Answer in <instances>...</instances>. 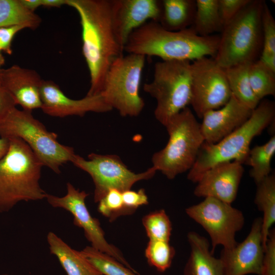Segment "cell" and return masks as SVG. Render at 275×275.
Here are the masks:
<instances>
[{
  "label": "cell",
  "mask_w": 275,
  "mask_h": 275,
  "mask_svg": "<svg viewBox=\"0 0 275 275\" xmlns=\"http://www.w3.org/2000/svg\"><path fill=\"white\" fill-rule=\"evenodd\" d=\"M78 13L82 29V51L90 75L87 95L100 93L113 61L123 55L113 28L112 0H67Z\"/></svg>",
  "instance_id": "cell-1"
},
{
  "label": "cell",
  "mask_w": 275,
  "mask_h": 275,
  "mask_svg": "<svg viewBox=\"0 0 275 275\" xmlns=\"http://www.w3.org/2000/svg\"><path fill=\"white\" fill-rule=\"evenodd\" d=\"M220 36L198 35L191 27L170 31L156 21H149L129 36L124 51L128 53L156 56L162 61H195L213 58L218 49Z\"/></svg>",
  "instance_id": "cell-2"
},
{
  "label": "cell",
  "mask_w": 275,
  "mask_h": 275,
  "mask_svg": "<svg viewBox=\"0 0 275 275\" xmlns=\"http://www.w3.org/2000/svg\"><path fill=\"white\" fill-rule=\"evenodd\" d=\"M9 140L8 151L0 160L1 213L10 211L22 201L45 199L47 194L39 183L41 162L23 140Z\"/></svg>",
  "instance_id": "cell-3"
},
{
  "label": "cell",
  "mask_w": 275,
  "mask_h": 275,
  "mask_svg": "<svg viewBox=\"0 0 275 275\" xmlns=\"http://www.w3.org/2000/svg\"><path fill=\"white\" fill-rule=\"evenodd\" d=\"M274 118V103L267 99L261 100L240 127L216 143L203 144L187 179L197 183L206 171L219 163L236 161L244 164L252 141L272 124Z\"/></svg>",
  "instance_id": "cell-4"
},
{
  "label": "cell",
  "mask_w": 275,
  "mask_h": 275,
  "mask_svg": "<svg viewBox=\"0 0 275 275\" xmlns=\"http://www.w3.org/2000/svg\"><path fill=\"white\" fill-rule=\"evenodd\" d=\"M265 1L251 0L227 24L220 35L217 52L213 58L223 69L252 63L262 49V12Z\"/></svg>",
  "instance_id": "cell-5"
},
{
  "label": "cell",
  "mask_w": 275,
  "mask_h": 275,
  "mask_svg": "<svg viewBox=\"0 0 275 275\" xmlns=\"http://www.w3.org/2000/svg\"><path fill=\"white\" fill-rule=\"evenodd\" d=\"M164 126L169 140L162 149L153 155L152 167L173 179L193 167L204 140L200 123L188 107L172 117Z\"/></svg>",
  "instance_id": "cell-6"
},
{
  "label": "cell",
  "mask_w": 275,
  "mask_h": 275,
  "mask_svg": "<svg viewBox=\"0 0 275 275\" xmlns=\"http://www.w3.org/2000/svg\"><path fill=\"white\" fill-rule=\"evenodd\" d=\"M0 136L7 139L18 138L31 148L42 164L57 174L60 168L71 162L75 155L73 149L60 144L56 133L47 130L35 119L31 112L12 109L0 123Z\"/></svg>",
  "instance_id": "cell-7"
},
{
  "label": "cell",
  "mask_w": 275,
  "mask_h": 275,
  "mask_svg": "<svg viewBox=\"0 0 275 275\" xmlns=\"http://www.w3.org/2000/svg\"><path fill=\"white\" fill-rule=\"evenodd\" d=\"M143 90L155 99V117L164 126L172 117L190 104L191 62H156L153 79L144 85Z\"/></svg>",
  "instance_id": "cell-8"
},
{
  "label": "cell",
  "mask_w": 275,
  "mask_h": 275,
  "mask_svg": "<svg viewBox=\"0 0 275 275\" xmlns=\"http://www.w3.org/2000/svg\"><path fill=\"white\" fill-rule=\"evenodd\" d=\"M145 59L135 53L121 56L113 61L106 74L100 94L122 117H136L144 107L139 90Z\"/></svg>",
  "instance_id": "cell-9"
},
{
  "label": "cell",
  "mask_w": 275,
  "mask_h": 275,
  "mask_svg": "<svg viewBox=\"0 0 275 275\" xmlns=\"http://www.w3.org/2000/svg\"><path fill=\"white\" fill-rule=\"evenodd\" d=\"M71 162L91 177L95 185V203H98L110 189H116L122 192L131 189L136 182L151 178L157 171L152 166L143 172L135 173L114 154L92 153L87 160L75 154Z\"/></svg>",
  "instance_id": "cell-10"
},
{
  "label": "cell",
  "mask_w": 275,
  "mask_h": 275,
  "mask_svg": "<svg viewBox=\"0 0 275 275\" xmlns=\"http://www.w3.org/2000/svg\"><path fill=\"white\" fill-rule=\"evenodd\" d=\"M187 215L201 225L208 234L213 254L218 245L229 249L237 243L235 236L243 228V213L231 204L212 197L185 209Z\"/></svg>",
  "instance_id": "cell-11"
},
{
  "label": "cell",
  "mask_w": 275,
  "mask_h": 275,
  "mask_svg": "<svg viewBox=\"0 0 275 275\" xmlns=\"http://www.w3.org/2000/svg\"><path fill=\"white\" fill-rule=\"evenodd\" d=\"M231 95L225 70L213 58L205 57L191 63L190 104L198 118L223 106Z\"/></svg>",
  "instance_id": "cell-12"
},
{
  "label": "cell",
  "mask_w": 275,
  "mask_h": 275,
  "mask_svg": "<svg viewBox=\"0 0 275 275\" xmlns=\"http://www.w3.org/2000/svg\"><path fill=\"white\" fill-rule=\"evenodd\" d=\"M88 195L85 191H79L68 182L67 193L64 196L60 197L47 194L45 199L52 207L63 208L72 214L74 224L83 229L92 247L113 257L135 273H138L121 252L106 240L99 220L91 215L86 205L85 200Z\"/></svg>",
  "instance_id": "cell-13"
},
{
  "label": "cell",
  "mask_w": 275,
  "mask_h": 275,
  "mask_svg": "<svg viewBox=\"0 0 275 275\" xmlns=\"http://www.w3.org/2000/svg\"><path fill=\"white\" fill-rule=\"evenodd\" d=\"M264 252L262 218L258 217L241 242L231 249L222 250L219 259L225 275H261Z\"/></svg>",
  "instance_id": "cell-14"
},
{
  "label": "cell",
  "mask_w": 275,
  "mask_h": 275,
  "mask_svg": "<svg viewBox=\"0 0 275 275\" xmlns=\"http://www.w3.org/2000/svg\"><path fill=\"white\" fill-rule=\"evenodd\" d=\"M40 97L41 109L52 117H82L89 112L106 113L113 109L101 94L86 95L80 99H71L65 95L58 85L50 80H42Z\"/></svg>",
  "instance_id": "cell-15"
},
{
  "label": "cell",
  "mask_w": 275,
  "mask_h": 275,
  "mask_svg": "<svg viewBox=\"0 0 275 275\" xmlns=\"http://www.w3.org/2000/svg\"><path fill=\"white\" fill-rule=\"evenodd\" d=\"M161 1L112 0V20L119 43L124 48L130 35L149 21L158 22Z\"/></svg>",
  "instance_id": "cell-16"
},
{
  "label": "cell",
  "mask_w": 275,
  "mask_h": 275,
  "mask_svg": "<svg viewBox=\"0 0 275 275\" xmlns=\"http://www.w3.org/2000/svg\"><path fill=\"white\" fill-rule=\"evenodd\" d=\"M243 172L242 164L236 161L216 164L201 177L194 195L204 198H214L232 204L237 197Z\"/></svg>",
  "instance_id": "cell-17"
},
{
  "label": "cell",
  "mask_w": 275,
  "mask_h": 275,
  "mask_svg": "<svg viewBox=\"0 0 275 275\" xmlns=\"http://www.w3.org/2000/svg\"><path fill=\"white\" fill-rule=\"evenodd\" d=\"M253 111L232 95L223 106L203 115L200 129L204 142L213 144L222 140L242 126L250 118Z\"/></svg>",
  "instance_id": "cell-18"
},
{
  "label": "cell",
  "mask_w": 275,
  "mask_h": 275,
  "mask_svg": "<svg viewBox=\"0 0 275 275\" xmlns=\"http://www.w3.org/2000/svg\"><path fill=\"white\" fill-rule=\"evenodd\" d=\"M42 80L36 71L17 65L0 70V86L26 111L41 108Z\"/></svg>",
  "instance_id": "cell-19"
},
{
  "label": "cell",
  "mask_w": 275,
  "mask_h": 275,
  "mask_svg": "<svg viewBox=\"0 0 275 275\" xmlns=\"http://www.w3.org/2000/svg\"><path fill=\"white\" fill-rule=\"evenodd\" d=\"M190 254L184 268V275H225L222 262L211 252L209 241L198 233L187 235Z\"/></svg>",
  "instance_id": "cell-20"
},
{
  "label": "cell",
  "mask_w": 275,
  "mask_h": 275,
  "mask_svg": "<svg viewBox=\"0 0 275 275\" xmlns=\"http://www.w3.org/2000/svg\"><path fill=\"white\" fill-rule=\"evenodd\" d=\"M50 253L58 258L67 275H103L80 252L52 232L47 235Z\"/></svg>",
  "instance_id": "cell-21"
},
{
  "label": "cell",
  "mask_w": 275,
  "mask_h": 275,
  "mask_svg": "<svg viewBox=\"0 0 275 275\" xmlns=\"http://www.w3.org/2000/svg\"><path fill=\"white\" fill-rule=\"evenodd\" d=\"M196 10L195 0L161 1V13L158 22L168 31L187 29L193 24Z\"/></svg>",
  "instance_id": "cell-22"
},
{
  "label": "cell",
  "mask_w": 275,
  "mask_h": 275,
  "mask_svg": "<svg viewBox=\"0 0 275 275\" xmlns=\"http://www.w3.org/2000/svg\"><path fill=\"white\" fill-rule=\"evenodd\" d=\"M254 202L263 213L262 235L264 248L275 222V175H269L257 184Z\"/></svg>",
  "instance_id": "cell-23"
},
{
  "label": "cell",
  "mask_w": 275,
  "mask_h": 275,
  "mask_svg": "<svg viewBox=\"0 0 275 275\" xmlns=\"http://www.w3.org/2000/svg\"><path fill=\"white\" fill-rule=\"evenodd\" d=\"M251 63H242L224 70L232 95L242 104L254 110L260 101L250 85L249 70Z\"/></svg>",
  "instance_id": "cell-24"
},
{
  "label": "cell",
  "mask_w": 275,
  "mask_h": 275,
  "mask_svg": "<svg viewBox=\"0 0 275 275\" xmlns=\"http://www.w3.org/2000/svg\"><path fill=\"white\" fill-rule=\"evenodd\" d=\"M196 10L191 27L201 36L222 33L224 25L220 16L218 0H196Z\"/></svg>",
  "instance_id": "cell-25"
},
{
  "label": "cell",
  "mask_w": 275,
  "mask_h": 275,
  "mask_svg": "<svg viewBox=\"0 0 275 275\" xmlns=\"http://www.w3.org/2000/svg\"><path fill=\"white\" fill-rule=\"evenodd\" d=\"M41 22L39 16L26 9L20 0H0V28L23 25L35 30Z\"/></svg>",
  "instance_id": "cell-26"
},
{
  "label": "cell",
  "mask_w": 275,
  "mask_h": 275,
  "mask_svg": "<svg viewBox=\"0 0 275 275\" xmlns=\"http://www.w3.org/2000/svg\"><path fill=\"white\" fill-rule=\"evenodd\" d=\"M275 153V135L265 144L250 149L244 163L251 167L250 175L257 184L270 175L271 161Z\"/></svg>",
  "instance_id": "cell-27"
},
{
  "label": "cell",
  "mask_w": 275,
  "mask_h": 275,
  "mask_svg": "<svg viewBox=\"0 0 275 275\" xmlns=\"http://www.w3.org/2000/svg\"><path fill=\"white\" fill-rule=\"evenodd\" d=\"M249 76L251 88L260 101L267 96L275 95V72L260 60L251 63Z\"/></svg>",
  "instance_id": "cell-28"
},
{
  "label": "cell",
  "mask_w": 275,
  "mask_h": 275,
  "mask_svg": "<svg viewBox=\"0 0 275 275\" xmlns=\"http://www.w3.org/2000/svg\"><path fill=\"white\" fill-rule=\"evenodd\" d=\"M262 49L259 60L275 72V20L265 2L261 16Z\"/></svg>",
  "instance_id": "cell-29"
},
{
  "label": "cell",
  "mask_w": 275,
  "mask_h": 275,
  "mask_svg": "<svg viewBox=\"0 0 275 275\" xmlns=\"http://www.w3.org/2000/svg\"><path fill=\"white\" fill-rule=\"evenodd\" d=\"M80 252L103 275H136L113 257L91 246Z\"/></svg>",
  "instance_id": "cell-30"
},
{
  "label": "cell",
  "mask_w": 275,
  "mask_h": 275,
  "mask_svg": "<svg viewBox=\"0 0 275 275\" xmlns=\"http://www.w3.org/2000/svg\"><path fill=\"white\" fill-rule=\"evenodd\" d=\"M145 257L150 265L163 272L169 269L175 255V250L169 241L149 240L145 251Z\"/></svg>",
  "instance_id": "cell-31"
},
{
  "label": "cell",
  "mask_w": 275,
  "mask_h": 275,
  "mask_svg": "<svg viewBox=\"0 0 275 275\" xmlns=\"http://www.w3.org/2000/svg\"><path fill=\"white\" fill-rule=\"evenodd\" d=\"M142 224L149 240L169 241L172 233V223L163 209L154 211L145 215Z\"/></svg>",
  "instance_id": "cell-32"
},
{
  "label": "cell",
  "mask_w": 275,
  "mask_h": 275,
  "mask_svg": "<svg viewBox=\"0 0 275 275\" xmlns=\"http://www.w3.org/2000/svg\"><path fill=\"white\" fill-rule=\"evenodd\" d=\"M98 210L104 216L113 222L118 217L130 215L125 208L122 199V192L112 189L99 201Z\"/></svg>",
  "instance_id": "cell-33"
},
{
  "label": "cell",
  "mask_w": 275,
  "mask_h": 275,
  "mask_svg": "<svg viewBox=\"0 0 275 275\" xmlns=\"http://www.w3.org/2000/svg\"><path fill=\"white\" fill-rule=\"evenodd\" d=\"M251 0H218V10L224 28Z\"/></svg>",
  "instance_id": "cell-34"
},
{
  "label": "cell",
  "mask_w": 275,
  "mask_h": 275,
  "mask_svg": "<svg viewBox=\"0 0 275 275\" xmlns=\"http://www.w3.org/2000/svg\"><path fill=\"white\" fill-rule=\"evenodd\" d=\"M261 275H275V230L271 229L264 248Z\"/></svg>",
  "instance_id": "cell-35"
},
{
  "label": "cell",
  "mask_w": 275,
  "mask_h": 275,
  "mask_svg": "<svg viewBox=\"0 0 275 275\" xmlns=\"http://www.w3.org/2000/svg\"><path fill=\"white\" fill-rule=\"evenodd\" d=\"M124 206L129 214H133L141 206L148 204V198L143 188L138 191L127 190L122 192Z\"/></svg>",
  "instance_id": "cell-36"
},
{
  "label": "cell",
  "mask_w": 275,
  "mask_h": 275,
  "mask_svg": "<svg viewBox=\"0 0 275 275\" xmlns=\"http://www.w3.org/2000/svg\"><path fill=\"white\" fill-rule=\"evenodd\" d=\"M27 28L25 25H16L0 28V49L11 55L12 53V41L15 34Z\"/></svg>",
  "instance_id": "cell-37"
},
{
  "label": "cell",
  "mask_w": 275,
  "mask_h": 275,
  "mask_svg": "<svg viewBox=\"0 0 275 275\" xmlns=\"http://www.w3.org/2000/svg\"><path fill=\"white\" fill-rule=\"evenodd\" d=\"M16 105L12 96L0 86V123Z\"/></svg>",
  "instance_id": "cell-38"
},
{
  "label": "cell",
  "mask_w": 275,
  "mask_h": 275,
  "mask_svg": "<svg viewBox=\"0 0 275 275\" xmlns=\"http://www.w3.org/2000/svg\"><path fill=\"white\" fill-rule=\"evenodd\" d=\"M20 2L26 9L32 12L42 6L41 0H20Z\"/></svg>",
  "instance_id": "cell-39"
},
{
  "label": "cell",
  "mask_w": 275,
  "mask_h": 275,
  "mask_svg": "<svg viewBox=\"0 0 275 275\" xmlns=\"http://www.w3.org/2000/svg\"><path fill=\"white\" fill-rule=\"evenodd\" d=\"M67 0H41L42 6L46 7H60L66 5Z\"/></svg>",
  "instance_id": "cell-40"
},
{
  "label": "cell",
  "mask_w": 275,
  "mask_h": 275,
  "mask_svg": "<svg viewBox=\"0 0 275 275\" xmlns=\"http://www.w3.org/2000/svg\"><path fill=\"white\" fill-rule=\"evenodd\" d=\"M9 148V139L0 136V160L5 156Z\"/></svg>",
  "instance_id": "cell-41"
},
{
  "label": "cell",
  "mask_w": 275,
  "mask_h": 275,
  "mask_svg": "<svg viewBox=\"0 0 275 275\" xmlns=\"http://www.w3.org/2000/svg\"><path fill=\"white\" fill-rule=\"evenodd\" d=\"M5 58L2 53V50L0 49V70L2 69V67L5 64Z\"/></svg>",
  "instance_id": "cell-42"
},
{
  "label": "cell",
  "mask_w": 275,
  "mask_h": 275,
  "mask_svg": "<svg viewBox=\"0 0 275 275\" xmlns=\"http://www.w3.org/2000/svg\"><path fill=\"white\" fill-rule=\"evenodd\" d=\"M2 275H9V274H3Z\"/></svg>",
  "instance_id": "cell-43"
}]
</instances>
